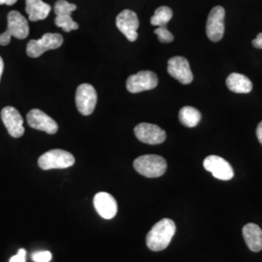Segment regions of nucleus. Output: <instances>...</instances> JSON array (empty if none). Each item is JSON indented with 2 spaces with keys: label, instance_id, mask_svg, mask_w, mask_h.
<instances>
[{
  "label": "nucleus",
  "instance_id": "obj_1",
  "mask_svg": "<svg viewBox=\"0 0 262 262\" xmlns=\"http://www.w3.org/2000/svg\"><path fill=\"white\" fill-rule=\"evenodd\" d=\"M176 233V225L170 219H163L154 225L147 235L146 242L150 251L160 252L165 250Z\"/></svg>",
  "mask_w": 262,
  "mask_h": 262
},
{
  "label": "nucleus",
  "instance_id": "obj_2",
  "mask_svg": "<svg viewBox=\"0 0 262 262\" xmlns=\"http://www.w3.org/2000/svg\"><path fill=\"white\" fill-rule=\"evenodd\" d=\"M133 166L144 177L159 178L166 172L167 162L162 157L157 155H146L135 159Z\"/></svg>",
  "mask_w": 262,
  "mask_h": 262
},
{
  "label": "nucleus",
  "instance_id": "obj_3",
  "mask_svg": "<svg viewBox=\"0 0 262 262\" xmlns=\"http://www.w3.org/2000/svg\"><path fill=\"white\" fill-rule=\"evenodd\" d=\"M8 26L5 32L0 34V45L7 46L11 41V37L17 39H26L29 34V26L26 19L18 11H11L8 14Z\"/></svg>",
  "mask_w": 262,
  "mask_h": 262
},
{
  "label": "nucleus",
  "instance_id": "obj_4",
  "mask_svg": "<svg viewBox=\"0 0 262 262\" xmlns=\"http://www.w3.org/2000/svg\"><path fill=\"white\" fill-rule=\"evenodd\" d=\"M75 164V158L69 151L63 150H51L43 154L38 159V165L43 170L64 169Z\"/></svg>",
  "mask_w": 262,
  "mask_h": 262
},
{
  "label": "nucleus",
  "instance_id": "obj_5",
  "mask_svg": "<svg viewBox=\"0 0 262 262\" xmlns=\"http://www.w3.org/2000/svg\"><path fill=\"white\" fill-rule=\"evenodd\" d=\"M63 43V37L59 33H46L38 40H30L27 46L28 56L36 58L50 50L58 49Z\"/></svg>",
  "mask_w": 262,
  "mask_h": 262
},
{
  "label": "nucleus",
  "instance_id": "obj_6",
  "mask_svg": "<svg viewBox=\"0 0 262 262\" xmlns=\"http://www.w3.org/2000/svg\"><path fill=\"white\" fill-rule=\"evenodd\" d=\"M76 106L78 111L84 116L94 113L97 103V94L92 84H80L76 91Z\"/></svg>",
  "mask_w": 262,
  "mask_h": 262
},
{
  "label": "nucleus",
  "instance_id": "obj_7",
  "mask_svg": "<svg viewBox=\"0 0 262 262\" xmlns=\"http://www.w3.org/2000/svg\"><path fill=\"white\" fill-rule=\"evenodd\" d=\"M77 9L75 4L69 3L66 0H57L55 5V13L56 18L55 24L56 27L62 28L63 31L70 32L72 30H77L79 25L72 19L71 15Z\"/></svg>",
  "mask_w": 262,
  "mask_h": 262
},
{
  "label": "nucleus",
  "instance_id": "obj_8",
  "mask_svg": "<svg viewBox=\"0 0 262 262\" xmlns=\"http://www.w3.org/2000/svg\"><path fill=\"white\" fill-rule=\"evenodd\" d=\"M225 10L222 6H215L211 10L206 24L208 38L213 42H219L225 34Z\"/></svg>",
  "mask_w": 262,
  "mask_h": 262
},
{
  "label": "nucleus",
  "instance_id": "obj_9",
  "mask_svg": "<svg viewBox=\"0 0 262 262\" xmlns=\"http://www.w3.org/2000/svg\"><path fill=\"white\" fill-rule=\"evenodd\" d=\"M159 84V79L156 73L151 71H140L129 76L126 81V89L131 94L150 91Z\"/></svg>",
  "mask_w": 262,
  "mask_h": 262
},
{
  "label": "nucleus",
  "instance_id": "obj_10",
  "mask_svg": "<svg viewBox=\"0 0 262 262\" xmlns=\"http://www.w3.org/2000/svg\"><path fill=\"white\" fill-rule=\"evenodd\" d=\"M116 26L128 41L134 42L137 40L139 19L135 12L131 10H123L116 19Z\"/></svg>",
  "mask_w": 262,
  "mask_h": 262
},
{
  "label": "nucleus",
  "instance_id": "obj_11",
  "mask_svg": "<svg viewBox=\"0 0 262 262\" xmlns=\"http://www.w3.org/2000/svg\"><path fill=\"white\" fill-rule=\"evenodd\" d=\"M134 133L138 140L149 145H159L166 139L165 131L158 125L148 122L139 123L134 128Z\"/></svg>",
  "mask_w": 262,
  "mask_h": 262
},
{
  "label": "nucleus",
  "instance_id": "obj_12",
  "mask_svg": "<svg viewBox=\"0 0 262 262\" xmlns=\"http://www.w3.org/2000/svg\"><path fill=\"white\" fill-rule=\"evenodd\" d=\"M204 168L211 172L215 179L229 181L233 178L234 171L232 166L225 159L217 156H209L204 159Z\"/></svg>",
  "mask_w": 262,
  "mask_h": 262
},
{
  "label": "nucleus",
  "instance_id": "obj_13",
  "mask_svg": "<svg viewBox=\"0 0 262 262\" xmlns=\"http://www.w3.org/2000/svg\"><path fill=\"white\" fill-rule=\"evenodd\" d=\"M167 71L170 76L175 78L181 84H190L193 75L187 58L183 56H173L168 60Z\"/></svg>",
  "mask_w": 262,
  "mask_h": 262
},
{
  "label": "nucleus",
  "instance_id": "obj_14",
  "mask_svg": "<svg viewBox=\"0 0 262 262\" xmlns=\"http://www.w3.org/2000/svg\"><path fill=\"white\" fill-rule=\"evenodd\" d=\"M1 119L6 126L8 133L14 138H19L25 133L24 120L19 111L12 107L7 106L1 111Z\"/></svg>",
  "mask_w": 262,
  "mask_h": 262
},
{
  "label": "nucleus",
  "instance_id": "obj_15",
  "mask_svg": "<svg viewBox=\"0 0 262 262\" xmlns=\"http://www.w3.org/2000/svg\"><path fill=\"white\" fill-rule=\"evenodd\" d=\"M27 120L28 125L36 130L44 131L48 134H55L58 130L56 121L39 109L30 110L27 115Z\"/></svg>",
  "mask_w": 262,
  "mask_h": 262
},
{
  "label": "nucleus",
  "instance_id": "obj_16",
  "mask_svg": "<svg viewBox=\"0 0 262 262\" xmlns=\"http://www.w3.org/2000/svg\"><path fill=\"white\" fill-rule=\"evenodd\" d=\"M96 212L105 220H111L118 212V204L114 197L108 192H98L94 198Z\"/></svg>",
  "mask_w": 262,
  "mask_h": 262
},
{
  "label": "nucleus",
  "instance_id": "obj_17",
  "mask_svg": "<svg viewBox=\"0 0 262 262\" xmlns=\"http://www.w3.org/2000/svg\"><path fill=\"white\" fill-rule=\"evenodd\" d=\"M244 240L251 251L254 253L262 250L261 228L255 224H247L243 227Z\"/></svg>",
  "mask_w": 262,
  "mask_h": 262
},
{
  "label": "nucleus",
  "instance_id": "obj_18",
  "mask_svg": "<svg viewBox=\"0 0 262 262\" xmlns=\"http://www.w3.org/2000/svg\"><path fill=\"white\" fill-rule=\"evenodd\" d=\"M26 12L31 21L45 19L51 12V6L42 0H26Z\"/></svg>",
  "mask_w": 262,
  "mask_h": 262
},
{
  "label": "nucleus",
  "instance_id": "obj_19",
  "mask_svg": "<svg viewBox=\"0 0 262 262\" xmlns=\"http://www.w3.org/2000/svg\"><path fill=\"white\" fill-rule=\"evenodd\" d=\"M227 88L236 94H249L253 90V83L247 76L231 73L226 79Z\"/></svg>",
  "mask_w": 262,
  "mask_h": 262
},
{
  "label": "nucleus",
  "instance_id": "obj_20",
  "mask_svg": "<svg viewBox=\"0 0 262 262\" xmlns=\"http://www.w3.org/2000/svg\"><path fill=\"white\" fill-rule=\"evenodd\" d=\"M179 120L187 127H195L201 120V114L191 106L183 107L179 112Z\"/></svg>",
  "mask_w": 262,
  "mask_h": 262
},
{
  "label": "nucleus",
  "instance_id": "obj_21",
  "mask_svg": "<svg viewBox=\"0 0 262 262\" xmlns=\"http://www.w3.org/2000/svg\"><path fill=\"white\" fill-rule=\"evenodd\" d=\"M173 17V12L167 6H161L156 10L155 15L150 18V24L155 27L166 28V25Z\"/></svg>",
  "mask_w": 262,
  "mask_h": 262
},
{
  "label": "nucleus",
  "instance_id": "obj_22",
  "mask_svg": "<svg viewBox=\"0 0 262 262\" xmlns=\"http://www.w3.org/2000/svg\"><path fill=\"white\" fill-rule=\"evenodd\" d=\"M155 34L158 35L159 42L161 43H170L174 40L173 34L169 31L167 28H158L155 30Z\"/></svg>",
  "mask_w": 262,
  "mask_h": 262
},
{
  "label": "nucleus",
  "instance_id": "obj_23",
  "mask_svg": "<svg viewBox=\"0 0 262 262\" xmlns=\"http://www.w3.org/2000/svg\"><path fill=\"white\" fill-rule=\"evenodd\" d=\"M53 255L50 252H37L32 254V260L35 262L51 261Z\"/></svg>",
  "mask_w": 262,
  "mask_h": 262
},
{
  "label": "nucleus",
  "instance_id": "obj_24",
  "mask_svg": "<svg viewBox=\"0 0 262 262\" xmlns=\"http://www.w3.org/2000/svg\"><path fill=\"white\" fill-rule=\"evenodd\" d=\"M26 257H27L26 250L20 249L15 256L10 258V262H26Z\"/></svg>",
  "mask_w": 262,
  "mask_h": 262
},
{
  "label": "nucleus",
  "instance_id": "obj_25",
  "mask_svg": "<svg viewBox=\"0 0 262 262\" xmlns=\"http://www.w3.org/2000/svg\"><path fill=\"white\" fill-rule=\"evenodd\" d=\"M253 46L256 49H262V32L257 35V37L253 40Z\"/></svg>",
  "mask_w": 262,
  "mask_h": 262
},
{
  "label": "nucleus",
  "instance_id": "obj_26",
  "mask_svg": "<svg viewBox=\"0 0 262 262\" xmlns=\"http://www.w3.org/2000/svg\"><path fill=\"white\" fill-rule=\"evenodd\" d=\"M256 136H257V139L259 141V143L262 145V122H259L258 125H257Z\"/></svg>",
  "mask_w": 262,
  "mask_h": 262
},
{
  "label": "nucleus",
  "instance_id": "obj_27",
  "mask_svg": "<svg viewBox=\"0 0 262 262\" xmlns=\"http://www.w3.org/2000/svg\"><path fill=\"white\" fill-rule=\"evenodd\" d=\"M18 0H0V5L6 4V5H14Z\"/></svg>",
  "mask_w": 262,
  "mask_h": 262
},
{
  "label": "nucleus",
  "instance_id": "obj_28",
  "mask_svg": "<svg viewBox=\"0 0 262 262\" xmlns=\"http://www.w3.org/2000/svg\"><path fill=\"white\" fill-rule=\"evenodd\" d=\"M3 71H4V61L0 56V80H1V76L3 74Z\"/></svg>",
  "mask_w": 262,
  "mask_h": 262
}]
</instances>
